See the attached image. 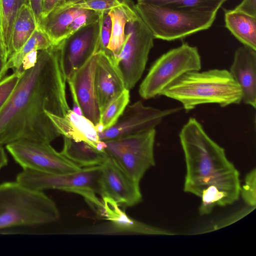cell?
I'll return each instance as SVG.
<instances>
[{
  "label": "cell",
  "instance_id": "cell-22",
  "mask_svg": "<svg viewBox=\"0 0 256 256\" xmlns=\"http://www.w3.org/2000/svg\"><path fill=\"white\" fill-rule=\"evenodd\" d=\"M225 26L244 46L256 50V18L234 10H224Z\"/></svg>",
  "mask_w": 256,
  "mask_h": 256
},
{
  "label": "cell",
  "instance_id": "cell-2",
  "mask_svg": "<svg viewBox=\"0 0 256 256\" xmlns=\"http://www.w3.org/2000/svg\"><path fill=\"white\" fill-rule=\"evenodd\" d=\"M186 174L185 192L200 197L210 186H216L235 202L240 196V174L224 148L206 134L201 124L190 118L180 132Z\"/></svg>",
  "mask_w": 256,
  "mask_h": 256
},
{
  "label": "cell",
  "instance_id": "cell-21",
  "mask_svg": "<svg viewBox=\"0 0 256 256\" xmlns=\"http://www.w3.org/2000/svg\"><path fill=\"white\" fill-rule=\"evenodd\" d=\"M136 13L135 4L131 0L108 12L112 21V31L108 49L114 58L120 54L124 45L126 25Z\"/></svg>",
  "mask_w": 256,
  "mask_h": 256
},
{
  "label": "cell",
  "instance_id": "cell-39",
  "mask_svg": "<svg viewBox=\"0 0 256 256\" xmlns=\"http://www.w3.org/2000/svg\"><path fill=\"white\" fill-rule=\"evenodd\" d=\"M0 48L7 54V50L4 46L2 33L0 31ZM8 55V54H7Z\"/></svg>",
  "mask_w": 256,
  "mask_h": 256
},
{
  "label": "cell",
  "instance_id": "cell-41",
  "mask_svg": "<svg viewBox=\"0 0 256 256\" xmlns=\"http://www.w3.org/2000/svg\"><path fill=\"white\" fill-rule=\"evenodd\" d=\"M2 10L1 3L0 0V31L2 32Z\"/></svg>",
  "mask_w": 256,
  "mask_h": 256
},
{
  "label": "cell",
  "instance_id": "cell-32",
  "mask_svg": "<svg viewBox=\"0 0 256 256\" xmlns=\"http://www.w3.org/2000/svg\"><path fill=\"white\" fill-rule=\"evenodd\" d=\"M20 74L14 72L13 74L4 76L0 80V110L6 103L18 82Z\"/></svg>",
  "mask_w": 256,
  "mask_h": 256
},
{
  "label": "cell",
  "instance_id": "cell-30",
  "mask_svg": "<svg viewBox=\"0 0 256 256\" xmlns=\"http://www.w3.org/2000/svg\"><path fill=\"white\" fill-rule=\"evenodd\" d=\"M100 14L94 10H86L72 20L68 28L65 38L79 29L98 20Z\"/></svg>",
  "mask_w": 256,
  "mask_h": 256
},
{
  "label": "cell",
  "instance_id": "cell-19",
  "mask_svg": "<svg viewBox=\"0 0 256 256\" xmlns=\"http://www.w3.org/2000/svg\"><path fill=\"white\" fill-rule=\"evenodd\" d=\"M86 10L74 7L66 0L40 19L38 26L47 34L53 45L57 44L65 38L68 28L74 18Z\"/></svg>",
  "mask_w": 256,
  "mask_h": 256
},
{
  "label": "cell",
  "instance_id": "cell-20",
  "mask_svg": "<svg viewBox=\"0 0 256 256\" xmlns=\"http://www.w3.org/2000/svg\"><path fill=\"white\" fill-rule=\"evenodd\" d=\"M60 154L81 168L101 166L108 155L88 143L76 142L65 136Z\"/></svg>",
  "mask_w": 256,
  "mask_h": 256
},
{
  "label": "cell",
  "instance_id": "cell-27",
  "mask_svg": "<svg viewBox=\"0 0 256 256\" xmlns=\"http://www.w3.org/2000/svg\"><path fill=\"white\" fill-rule=\"evenodd\" d=\"M0 3L2 10V33L4 46L8 50L18 12L23 4L30 6V0H0Z\"/></svg>",
  "mask_w": 256,
  "mask_h": 256
},
{
  "label": "cell",
  "instance_id": "cell-28",
  "mask_svg": "<svg viewBox=\"0 0 256 256\" xmlns=\"http://www.w3.org/2000/svg\"><path fill=\"white\" fill-rule=\"evenodd\" d=\"M76 8L94 10L99 14L129 2L130 0H70Z\"/></svg>",
  "mask_w": 256,
  "mask_h": 256
},
{
  "label": "cell",
  "instance_id": "cell-13",
  "mask_svg": "<svg viewBox=\"0 0 256 256\" xmlns=\"http://www.w3.org/2000/svg\"><path fill=\"white\" fill-rule=\"evenodd\" d=\"M99 194L126 207L134 206L142 199L140 184L130 178L110 156L101 165Z\"/></svg>",
  "mask_w": 256,
  "mask_h": 256
},
{
  "label": "cell",
  "instance_id": "cell-9",
  "mask_svg": "<svg viewBox=\"0 0 256 256\" xmlns=\"http://www.w3.org/2000/svg\"><path fill=\"white\" fill-rule=\"evenodd\" d=\"M125 34L123 48L114 58L123 76L126 88L130 90L144 71L154 38L138 12L126 23Z\"/></svg>",
  "mask_w": 256,
  "mask_h": 256
},
{
  "label": "cell",
  "instance_id": "cell-12",
  "mask_svg": "<svg viewBox=\"0 0 256 256\" xmlns=\"http://www.w3.org/2000/svg\"><path fill=\"white\" fill-rule=\"evenodd\" d=\"M100 28L99 18L58 44L66 80L98 51Z\"/></svg>",
  "mask_w": 256,
  "mask_h": 256
},
{
  "label": "cell",
  "instance_id": "cell-17",
  "mask_svg": "<svg viewBox=\"0 0 256 256\" xmlns=\"http://www.w3.org/2000/svg\"><path fill=\"white\" fill-rule=\"evenodd\" d=\"M46 113L60 135L76 142H84L100 151H105L106 143L100 140L95 125L83 115L70 109L63 117Z\"/></svg>",
  "mask_w": 256,
  "mask_h": 256
},
{
  "label": "cell",
  "instance_id": "cell-4",
  "mask_svg": "<svg viewBox=\"0 0 256 256\" xmlns=\"http://www.w3.org/2000/svg\"><path fill=\"white\" fill-rule=\"evenodd\" d=\"M59 218L56 203L43 192L17 181L0 184V230L48 224Z\"/></svg>",
  "mask_w": 256,
  "mask_h": 256
},
{
  "label": "cell",
  "instance_id": "cell-11",
  "mask_svg": "<svg viewBox=\"0 0 256 256\" xmlns=\"http://www.w3.org/2000/svg\"><path fill=\"white\" fill-rule=\"evenodd\" d=\"M182 108L160 110L145 106L141 101L127 106L116 123L98 132L100 140L106 141L144 132L155 128L166 116L178 112Z\"/></svg>",
  "mask_w": 256,
  "mask_h": 256
},
{
  "label": "cell",
  "instance_id": "cell-23",
  "mask_svg": "<svg viewBox=\"0 0 256 256\" xmlns=\"http://www.w3.org/2000/svg\"><path fill=\"white\" fill-rule=\"evenodd\" d=\"M38 26L30 6L23 4L18 12L12 30L8 59L18 51L30 38Z\"/></svg>",
  "mask_w": 256,
  "mask_h": 256
},
{
  "label": "cell",
  "instance_id": "cell-14",
  "mask_svg": "<svg viewBox=\"0 0 256 256\" xmlns=\"http://www.w3.org/2000/svg\"><path fill=\"white\" fill-rule=\"evenodd\" d=\"M94 86L101 114L126 89L124 81L114 57L103 50L96 52Z\"/></svg>",
  "mask_w": 256,
  "mask_h": 256
},
{
  "label": "cell",
  "instance_id": "cell-36",
  "mask_svg": "<svg viewBox=\"0 0 256 256\" xmlns=\"http://www.w3.org/2000/svg\"><path fill=\"white\" fill-rule=\"evenodd\" d=\"M42 2V0H30V6L34 14L38 24L40 20Z\"/></svg>",
  "mask_w": 256,
  "mask_h": 256
},
{
  "label": "cell",
  "instance_id": "cell-10",
  "mask_svg": "<svg viewBox=\"0 0 256 256\" xmlns=\"http://www.w3.org/2000/svg\"><path fill=\"white\" fill-rule=\"evenodd\" d=\"M6 148L23 169L64 174L82 168L58 152L50 144L22 140L6 144Z\"/></svg>",
  "mask_w": 256,
  "mask_h": 256
},
{
  "label": "cell",
  "instance_id": "cell-33",
  "mask_svg": "<svg viewBox=\"0 0 256 256\" xmlns=\"http://www.w3.org/2000/svg\"><path fill=\"white\" fill-rule=\"evenodd\" d=\"M234 9L256 18V0H242Z\"/></svg>",
  "mask_w": 256,
  "mask_h": 256
},
{
  "label": "cell",
  "instance_id": "cell-6",
  "mask_svg": "<svg viewBox=\"0 0 256 256\" xmlns=\"http://www.w3.org/2000/svg\"><path fill=\"white\" fill-rule=\"evenodd\" d=\"M100 174L101 166L84 168L76 172L64 174L24 168L18 174L16 181L34 190H58L78 194L96 210L102 204L96 196L100 193Z\"/></svg>",
  "mask_w": 256,
  "mask_h": 256
},
{
  "label": "cell",
  "instance_id": "cell-37",
  "mask_svg": "<svg viewBox=\"0 0 256 256\" xmlns=\"http://www.w3.org/2000/svg\"><path fill=\"white\" fill-rule=\"evenodd\" d=\"M8 159L6 154L2 145H0V170L7 165Z\"/></svg>",
  "mask_w": 256,
  "mask_h": 256
},
{
  "label": "cell",
  "instance_id": "cell-1",
  "mask_svg": "<svg viewBox=\"0 0 256 256\" xmlns=\"http://www.w3.org/2000/svg\"><path fill=\"white\" fill-rule=\"evenodd\" d=\"M58 44L38 50L35 66L20 73L0 110V145L26 140L50 144L60 134L46 112L64 116L70 108Z\"/></svg>",
  "mask_w": 256,
  "mask_h": 256
},
{
  "label": "cell",
  "instance_id": "cell-34",
  "mask_svg": "<svg viewBox=\"0 0 256 256\" xmlns=\"http://www.w3.org/2000/svg\"><path fill=\"white\" fill-rule=\"evenodd\" d=\"M38 50H34L28 52L24 56L21 66L19 70L16 72L21 73L22 72L34 67L38 59Z\"/></svg>",
  "mask_w": 256,
  "mask_h": 256
},
{
  "label": "cell",
  "instance_id": "cell-16",
  "mask_svg": "<svg viewBox=\"0 0 256 256\" xmlns=\"http://www.w3.org/2000/svg\"><path fill=\"white\" fill-rule=\"evenodd\" d=\"M229 72L241 89L242 101L256 108V50L244 45L238 48Z\"/></svg>",
  "mask_w": 256,
  "mask_h": 256
},
{
  "label": "cell",
  "instance_id": "cell-3",
  "mask_svg": "<svg viewBox=\"0 0 256 256\" xmlns=\"http://www.w3.org/2000/svg\"><path fill=\"white\" fill-rule=\"evenodd\" d=\"M162 95L178 101L186 112L202 104H216L226 107L242 101L238 84L228 70L220 69L188 72Z\"/></svg>",
  "mask_w": 256,
  "mask_h": 256
},
{
  "label": "cell",
  "instance_id": "cell-7",
  "mask_svg": "<svg viewBox=\"0 0 256 256\" xmlns=\"http://www.w3.org/2000/svg\"><path fill=\"white\" fill-rule=\"evenodd\" d=\"M201 68L198 48L182 43L162 54L154 62L140 86L138 93L145 100L160 96L184 74L200 70Z\"/></svg>",
  "mask_w": 256,
  "mask_h": 256
},
{
  "label": "cell",
  "instance_id": "cell-5",
  "mask_svg": "<svg viewBox=\"0 0 256 256\" xmlns=\"http://www.w3.org/2000/svg\"><path fill=\"white\" fill-rule=\"evenodd\" d=\"M135 8L154 38L172 41L208 29L216 13L137 2Z\"/></svg>",
  "mask_w": 256,
  "mask_h": 256
},
{
  "label": "cell",
  "instance_id": "cell-38",
  "mask_svg": "<svg viewBox=\"0 0 256 256\" xmlns=\"http://www.w3.org/2000/svg\"><path fill=\"white\" fill-rule=\"evenodd\" d=\"M6 62L0 58V80L4 77L5 74L8 70Z\"/></svg>",
  "mask_w": 256,
  "mask_h": 256
},
{
  "label": "cell",
  "instance_id": "cell-24",
  "mask_svg": "<svg viewBox=\"0 0 256 256\" xmlns=\"http://www.w3.org/2000/svg\"><path fill=\"white\" fill-rule=\"evenodd\" d=\"M53 45L47 34L38 26L34 33L16 52L11 56L7 60V66L12 68L14 72L19 70L24 56L34 50H46Z\"/></svg>",
  "mask_w": 256,
  "mask_h": 256
},
{
  "label": "cell",
  "instance_id": "cell-35",
  "mask_svg": "<svg viewBox=\"0 0 256 256\" xmlns=\"http://www.w3.org/2000/svg\"><path fill=\"white\" fill-rule=\"evenodd\" d=\"M66 0H42L40 19L46 17L50 12Z\"/></svg>",
  "mask_w": 256,
  "mask_h": 256
},
{
  "label": "cell",
  "instance_id": "cell-26",
  "mask_svg": "<svg viewBox=\"0 0 256 256\" xmlns=\"http://www.w3.org/2000/svg\"><path fill=\"white\" fill-rule=\"evenodd\" d=\"M228 0H137V2L194 9L217 14L219 8Z\"/></svg>",
  "mask_w": 256,
  "mask_h": 256
},
{
  "label": "cell",
  "instance_id": "cell-8",
  "mask_svg": "<svg viewBox=\"0 0 256 256\" xmlns=\"http://www.w3.org/2000/svg\"><path fill=\"white\" fill-rule=\"evenodd\" d=\"M155 128L135 134L104 141L105 151L136 183L155 165Z\"/></svg>",
  "mask_w": 256,
  "mask_h": 256
},
{
  "label": "cell",
  "instance_id": "cell-29",
  "mask_svg": "<svg viewBox=\"0 0 256 256\" xmlns=\"http://www.w3.org/2000/svg\"><path fill=\"white\" fill-rule=\"evenodd\" d=\"M240 195L244 202L250 206L256 204V170H252L244 178V184L240 187Z\"/></svg>",
  "mask_w": 256,
  "mask_h": 256
},
{
  "label": "cell",
  "instance_id": "cell-18",
  "mask_svg": "<svg viewBox=\"0 0 256 256\" xmlns=\"http://www.w3.org/2000/svg\"><path fill=\"white\" fill-rule=\"evenodd\" d=\"M102 216L110 221L114 232H130L148 235L172 236L176 234L167 230L152 226L132 219L122 210L114 200L102 197Z\"/></svg>",
  "mask_w": 256,
  "mask_h": 256
},
{
  "label": "cell",
  "instance_id": "cell-15",
  "mask_svg": "<svg viewBox=\"0 0 256 256\" xmlns=\"http://www.w3.org/2000/svg\"><path fill=\"white\" fill-rule=\"evenodd\" d=\"M96 56L94 54L66 81L76 96L82 115L94 125L99 122L100 112L94 86Z\"/></svg>",
  "mask_w": 256,
  "mask_h": 256
},
{
  "label": "cell",
  "instance_id": "cell-31",
  "mask_svg": "<svg viewBox=\"0 0 256 256\" xmlns=\"http://www.w3.org/2000/svg\"><path fill=\"white\" fill-rule=\"evenodd\" d=\"M108 12L100 13V28L98 51L103 50L112 54L108 49L112 31V21Z\"/></svg>",
  "mask_w": 256,
  "mask_h": 256
},
{
  "label": "cell",
  "instance_id": "cell-40",
  "mask_svg": "<svg viewBox=\"0 0 256 256\" xmlns=\"http://www.w3.org/2000/svg\"><path fill=\"white\" fill-rule=\"evenodd\" d=\"M0 58L5 61L8 60L7 54L0 48Z\"/></svg>",
  "mask_w": 256,
  "mask_h": 256
},
{
  "label": "cell",
  "instance_id": "cell-25",
  "mask_svg": "<svg viewBox=\"0 0 256 256\" xmlns=\"http://www.w3.org/2000/svg\"><path fill=\"white\" fill-rule=\"evenodd\" d=\"M130 100V90L126 88L101 114L99 122L95 125L98 132L110 128L116 123L128 105Z\"/></svg>",
  "mask_w": 256,
  "mask_h": 256
}]
</instances>
